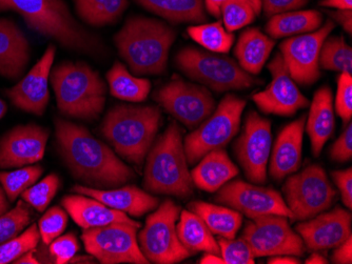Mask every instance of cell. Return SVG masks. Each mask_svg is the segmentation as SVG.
<instances>
[{
    "label": "cell",
    "instance_id": "obj_1",
    "mask_svg": "<svg viewBox=\"0 0 352 264\" xmlns=\"http://www.w3.org/2000/svg\"><path fill=\"white\" fill-rule=\"evenodd\" d=\"M55 135L60 156L70 172L88 187L116 188L135 177L131 167L82 125L56 119Z\"/></svg>",
    "mask_w": 352,
    "mask_h": 264
},
{
    "label": "cell",
    "instance_id": "obj_2",
    "mask_svg": "<svg viewBox=\"0 0 352 264\" xmlns=\"http://www.w3.org/2000/svg\"><path fill=\"white\" fill-rule=\"evenodd\" d=\"M176 31L151 17L131 16L114 37L116 48L132 74L161 75L167 70L170 49Z\"/></svg>",
    "mask_w": 352,
    "mask_h": 264
},
{
    "label": "cell",
    "instance_id": "obj_3",
    "mask_svg": "<svg viewBox=\"0 0 352 264\" xmlns=\"http://www.w3.org/2000/svg\"><path fill=\"white\" fill-rule=\"evenodd\" d=\"M6 9L17 12L30 29L63 48L90 56L102 53L100 39L73 17L63 0H6Z\"/></svg>",
    "mask_w": 352,
    "mask_h": 264
},
{
    "label": "cell",
    "instance_id": "obj_4",
    "mask_svg": "<svg viewBox=\"0 0 352 264\" xmlns=\"http://www.w3.org/2000/svg\"><path fill=\"white\" fill-rule=\"evenodd\" d=\"M161 122L157 106L118 104L104 118L100 132L120 156L142 167Z\"/></svg>",
    "mask_w": 352,
    "mask_h": 264
},
{
    "label": "cell",
    "instance_id": "obj_5",
    "mask_svg": "<svg viewBox=\"0 0 352 264\" xmlns=\"http://www.w3.org/2000/svg\"><path fill=\"white\" fill-rule=\"evenodd\" d=\"M57 108L63 115L93 121L106 104L107 86L96 71L82 61H65L51 71Z\"/></svg>",
    "mask_w": 352,
    "mask_h": 264
},
{
    "label": "cell",
    "instance_id": "obj_6",
    "mask_svg": "<svg viewBox=\"0 0 352 264\" xmlns=\"http://www.w3.org/2000/svg\"><path fill=\"white\" fill-rule=\"evenodd\" d=\"M183 133L176 121L156 139L148 152L144 188L152 194L187 198L193 193V181L188 169Z\"/></svg>",
    "mask_w": 352,
    "mask_h": 264
},
{
    "label": "cell",
    "instance_id": "obj_7",
    "mask_svg": "<svg viewBox=\"0 0 352 264\" xmlns=\"http://www.w3.org/2000/svg\"><path fill=\"white\" fill-rule=\"evenodd\" d=\"M175 64L190 80L217 93L246 90L263 84V80L243 70L230 57L192 47L182 49L176 54Z\"/></svg>",
    "mask_w": 352,
    "mask_h": 264
},
{
    "label": "cell",
    "instance_id": "obj_8",
    "mask_svg": "<svg viewBox=\"0 0 352 264\" xmlns=\"http://www.w3.org/2000/svg\"><path fill=\"white\" fill-rule=\"evenodd\" d=\"M246 100L228 94L214 112L185 138L186 158L189 165L199 163L206 154L226 147L236 135Z\"/></svg>",
    "mask_w": 352,
    "mask_h": 264
},
{
    "label": "cell",
    "instance_id": "obj_9",
    "mask_svg": "<svg viewBox=\"0 0 352 264\" xmlns=\"http://www.w3.org/2000/svg\"><path fill=\"white\" fill-rule=\"evenodd\" d=\"M181 212V206L167 199L148 216L138 240L140 251L150 263H179L193 255L182 244L176 232Z\"/></svg>",
    "mask_w": 352,
    "mask_h": 264
},
{
    "label": "cell",
    "instance_id": "obj_10",
    "mask_svg": "<svg viewBox=\"0 0 352 264\" xmlns=\"http://www.w3.org/2000/svg\"><path fill=\"white\" fill-rule=\"evenodd\" d=\"M286 204L292 211V220L305 221L329 210L337 199L325 169L318 165H309L302 172L288 177L283 187Z\"/></svg>",
    "mask_w": 352,
    "mask_h": 264
},
{
    "label": "cell",
    "instance_id": "obj_11",
    "mask_svg": "<svg viewBox=\"0 0 352 264\" xmlns=\"http://www.w3.org/2000/svg\"><path fill=\"white\" fill-rule=\"evenodd\" d=\"M138 228L129 224H111L84 230L86 251L102 264H149L140 251Z\"/></svg>",
    "mask_w": 352,
    "mask_h": 264
},
{
    "label": "cell",
    "instance_id": "obj_12",
    "mask_svg": "<svg viewBox=\"0 0 352 264\" xmlns=\"http://www.w3.org/2000/svg\"><path fill=\"white\" fill-rule=\"evenodd\" d=\"M242 237L248 242L255 257L290 255L302 257L306 246L287 217L265 215L251 219L243 230Z\"/></svg>",
    "mask_w": 352,
    "mask_h": 264
},
{
    "label": "cell",
    "instance_id": "obj_13",
    "mask_svg": "<svg viewBox=\"0 0 352 264\" xmlns=\"http://www.w3.org/2000/svg\"><path fill=\"white\" fill-rule=\"evenodd\" d=\"M154 100L189 129H195L214 112L217 104L206 86L172 80L158 88Z\"/></svg>",
    "mask_w": 352,
    "mask_h": 264
},
{
    "label": "cell",
    "instance_id": "obj_14",
    "mask_svg": "<svg viewBox=\"0 0 352 264\" xmlns=\"http://www.w3.org/2000/svg\"><path fill=\"white\" fill-rule=\"evenodd\" d=\"M271 143V122L256 112H249L242 134L235 141L234 152L237 161L251 182H266Z\"/></svg>",
    "mask_w": 352,
    "mask_h": 264
},
{
    "label": "cell",
    "instance_id": "obj_15",
    "mask_svg": "<svg viewBox=\"0 0 352 264\" xmlns=\"http://www.w3.org/2000/svg\"><path fill=\"white\" fill-rule=\"evenodd\" d=\"M215 201L242 215L254 219L265 215H278L292 220V211L280 193L274 189L251 184L243 180H233L217 191Z\"/></svg>",
    "mask_w": 352,
    "mask_h": 264
},
{
    "label": "cell",
    "instance_id": "obj_16",
    "mask_svg": "<svg viewBox=\"0 0 352 264\" xmlns=\"http://www.w3.org/2000/svg\"><path fill=\"white\" fill-rule=\"evenodd\" d=\"M334 27V21L328 19L325 25L314 32L290 37L280 43V53L294 82L300 86H310L320 78V51Z\"/></svg>",
    "mask_w": 352,
    "mask_h": 264
},
{
    "label": "cell",
    "instance_id": "obj_17",
    "mask_svg": "<svg viewBox=\"0 0 352 264\" xmlns=\"http://www.w3.org/2000/svg\"><path fill=\"white\" fill-rule=\"evenodd\" d=\"M272 80L264 91L252 95V100L265 114L292 116L309 106V100L298 90L280 53L274 55L268 64Z\"/></svg>",
    "mask_w": 352,
    "mask_h": 264
},
{
    "label": "cell",
    "instance_id": "obj_18",
    "mask_svg": "<svg viewBox=\"0 0 352 264\" xmlns=\"http://www.w3.org/2000/svg\"><path fill=\"white\" fill-rule=\"evenodd\" d=\"M56 48L50 45L38 62L31 69L23 80L13 88L7 90L12 104L21 111L43 116L49 100V82L54 62Z\"/></svg>",
    "mask_w": 352,
    "mask_h": 264
},
{
    "label": "cell",
    "instance_id": "obj_19",
    "mask_svg": "<svg viewBox=\"0 0 352 264\" xmlns=\"http://www.w3.org/2000/svg\"><path fill=\"white\" fill-rule=\"evenodd\" d=\"M352 215L341 206L321 213L296 226L306 248L325 251L336 248L352 237Z\"/></svg>",
    "mask_w": 352,
    "mask_h": 264
},
{
    "label": "cell",
    "instance_id": "obj_20",
    "mask_svg": "<svg viewBox=\"0 0 352 264\" xmlns=\"http://www.w3.org/2000/svg\"><path fill=\"white\" fill-rule=\"evenodd\" d=\"M49 131L37 124L19 125L0 141V169L34 165L45 156Z\"/></svg>",
    "mask_w": 352,
    "mask_h": 264
},
{
    "label": "cell",
    "instance_id": "obj_21",
    "mask_svg": "<svg viewBox=\"0 0 352 264\" xmlns=\"http://www.w3.org/2000/svg\"><path fill=\"white\" fill-rule=\"evenodd\" d=\"M71 191L75 194L96 199L109 208L133 217L144 216L160 206L158 198L152 196L146 191L140 190L135 185H126L124 188L114 190H102L85 185H74Z\"/></svg>",
    "mask_w": 352,
    "mask_h": 264
},
{
    "label": "cell",
    "instance_id": "obj_22",
    "mask_svg": "<svg viewBox=\"0 0 352 264\" xmlns=\"http://www.w3.org/2000/svg\"><path fill=\"white\" fill-rule=\"evenodd\" d=\"M307 116H300L278 134L271 154L270 176L276 181L296 173L302 163V137Z\"/></svg>",
    "mask_w": 352,
    "mask_h": 264
},
{
    "label": "cell",
    "instance_id": "obj_23",
    "mask_svg": "<svg viewBox=\"0 0 352 264\" xmlns=\"http://www.w3.org/2000/svg\"><path fill=\"white\" fill-rule=\"evenodd\" d=\"M29 41L13 21L0 19V76L10 80L23 77L30 62Z\"/></svg>",
    "mask_w": 352,
    "mask_h": 264
},
{
    "label": "cell",
    "instance_id": "obj_24",
    "mask_svg": "<svg viewBox=\"0 0 352 264\" xmlns=\"http://www.w3.org/2000/svg\"><path fill=\"white\" fill-rule=\"evenodd\" d=\"M61 204L75 224L84 230L111 224H129L138 228L142 226L140 222L131 219L124 213L109 208L100 201L84 195H67L61 200Z\"/></svg>",
    "mask_w": 352,
    "mask_h": 264
},
{
    "label": "cell",
    "instance_id": "obj_25",
    "mask_svg": "<svg viewBox=\"0 0 352 264\" xmlns=\"http://www.w3.org/2000/svg\"><path fill=\"white\" fill-rule=\"evenodd\" d=\"M314 156H320L334 131L333 98L329 86L318 88L310 106L306 125Z\"/></svg>",
    "mask_w": 352,
    "mask_h": 264
},
{
    "label": "cell",
    "instance_id": "obj_26",
    "mask_svg": "<svg viewBox=\"0 0 352 264\" xmlns=\"http://www.w3.org/2000/svg\"><path fill=\"white\" fill-rule=\"evenodd\" d=\"M201 163L192 169L193 184L199 190L213 193L239 175V169L223 149L206 154Z\"/></svg>",
    "mask_w": 352,
    "mask_h": 264
},
{
    "label": "cell",
    "instance_id": "obj_27",
    "mask_svg": "<svg viewBox=\"0 0 352 264\" xmlns=\"http://www.w3.org/2000/svg\"><path fill=\"white\" fill-rule=\"evenodd\" d=\"M274 45V39L261 32L260 29L250 27L239 36L234 56L243 70L251 75H258L268 60Z\"/></svg>",
    "mask_w": 352,
    "mask_h": 264
},
{
    "label": "cell",
    "instance_id": "obj_28",
    "mask_svg": "<svg viewBox=\"0 0 352 264\" xmlns=\"http://www.w3.org/2000/svg\"><path fill=\"white\" fill-rule=\"evenodd\" d=\"M140 7L173 23H201L207 19L204 0H134Z\"/></svg>",
    "mask_w": 352,
    "mask_h": 264
},
{
    "label": "cell",
    "instance_id": "obj_29",
    "mask_svg": "<svg viewBox=\"0 0 352 264\" xmlns=\"http://www.w3.org/2000/svg\"><path fill=\"white\" fill-rule=\"evenodd\" d=\"M323 19V14L316 10L276 14L267 23L266 32L274 39L306 34L320 29Z\"/></svg>",
    "mask_w": 352,
    "mask_h": 264
},
{
    "label": "cell",
    "instance_id": "obj_30",
    "mask_svg": "<svg viewBox=\"0 0 352 264\" xmlns=\"http://www.w3.org/2000/svg\"><path fill=\"white\" fill-rule=\"evenodd\" d=\"M176 232L179 241L192 254L205 252L221 256V248L215 241L212 232L195 213L191 211H183L181 213L179 222L176 226Z\"/></svg>",
    "mask_w": 352,
    "mask_h": 264
},
{
    "label": "cell",
    "instance_id": "obj_31",
    "mask_svg": "<svg viewBox=\"0 0 352 264\" xmlns=\"http://www.w3.org/2000/svg\"><path fill=\"white\" fill-rule=\"evenodd\" d=\"M189 210L201 217L212 234L233 239L243 224V215L233 208H223L205 201H195Z\"/></svg>",
    "mask_w": 352,
    "mask_h": 264
},
{
    "label": "cell",
    "instance_id": "obj_32",
    "mask_svg": "<svg viewBox=\"0 0 352 264\" xmlns=\"http://www.w3.org/2000/svg\"><path fill=\"white\" fill-rule=\"evenodd\" d=\"M106 77L111 95L124 101H145L151 91L149 80L131 74L120 61H116Z\"/></svg>",
    "mask_w": 352,
    "mask_h": 264
},
{
    "label": "cell",
    "instance_id": "obj_33",
    "mask_svg": "<svg viewBox=\"0 0 352 264\" xmlns=\"http://www.w3.org/2000/svg\"><path fill=\"white\" fill-rule=\"evenodd\" d=\"M77 15L92 27L113 25L129 5L128 0H73Z\"/></svg>",
    "mask_w": 352,
    "mask_h": 264
},
{
    "label": "cell",
    "instance_id": "obj_34",
    "mask_svg": "<svg viewBox=\"0 0 352 264\" xmlns=\"http://www.w3.org/2000/svg\"><path fill=\"white\" fill-rule=\"evenodd\" d=\"M320 69L352 74V49L343 37L331 36L322 45L318 56Z\"/></svg>",
    "mask_w": 352,
    "mask_h": 264
},
{
    "label": "cell",
    "instance_id": "obj_35",
    "mask_svg": "<svg viewBox=\"0 0 352 264\" xmlns=\"http://www.w3.org/2000/svg\"><path fill=\"white\" fill-rule=\"evenodd\" d=\"M193 40L213 53H228L234 43V35L223 27L221 21L188 27Z\"/></svg>",
    "mask_w": 352,
    "mask_h": 264
},
{
    "label": "cell",
    "instance_id": "obj_36",
    "mask_svg": "<svg viewBox=\"0 0 352 264\" xmlns=\"http://www.w3.org/2000/svg\"><path fill=\"white\" fill-rule=\"evenodd\" d=\"M43 173L41 165H30L12 172H0V183L10 202H14L23 192L35 184Z\"/></svg>",
    "mask_w": 352,
    "mask_h": 264
},
{
    "label": "cell",
    "instance_id": "obj_37",
    "mask_svg": "<svg viewBox=\"0 0 352 264\" xmlns=\"http://www.w3.org/2000/svg\"><path fill=\"white\" fill-rule=\"evenodd\" d=\"M39 240L38 228L36 224H32L25 232L0 244V264L12 263L28 252L34 250Z\"/></svg>",
    "mask_w": 352,
    "mask_h": 264
},
{
    "label": "cell",
    "instance_id": "obj_38",
    "mask_svg": "<svg viewBox=\"0 0 352 264\" xmlns=\"http://www.w3.org/2000/svg\"><path fill=\"white\" fill-rule=\"evenodd\" d=\"M32 221V213L25 201L17 202L15 208L0 216V244L19 235Z\"/></svg>",
    "mask_w": 352,
    "mask_h": 264
},
{
    "label": "cell",
    "instance_id": "obj_39",
    "mask_svg": "<svg viewBox=\"0 0 352 264\" xmlns=\"http://www.w3.org/2000/svg\"><path fill=\"white\" fill-rule=\"evenodd\" d=\"M258 15L256 10L246 0H231L221 8V17L228 32H234L250 25Z\"/></svg>",
    "mask_w": 352,
    "mask_h": 264
},
{
    "label": "cell",
    "instance_id": "obj_40",
    "mask_svg": "<svg viewBox=\"0 0 352 264\" xmlns=\"http://www.w3.org/2000/svg\"><path fill=\"white\" fill-rule=\"evenodd\" d=\"M60 180L56 174L47 175L41 182L33 184L21 194V198L37 212H45L58 191Z\"/></svg>",
    "mask_w": 352,
    "mask_h": 264
},
{
    "label": "cell",
    "instance_id": "obj_41",
    "mask_svg": "<svg viewBox=\"0 0 352 264\" xmlns=\"http://www.w3.org/2000/svg\"><path fill=\"white\" fill-rule=\"evenodd\" d=\"M68 215L59 206H53L43 214L39 220L38 230L43 243L49 244L56 239L66 230Z\"/></svg>",
    "mask_w": 352,
    "mask_h": 264
},
{
    "label": "cell",
    "instance_id": "obj_42",
    "mask_svg": "<svg viewBox=\"0 0 352 264\" xmlns=\"http://www.w3.org/2000/svg\"><path fill=\"white\" fill-rule=\"evenodd\" d=\"M221 257L225 264H254V256L251 251L248 242L241 237L239 239H226L219 238Z\"/></svg>",
    "mask_w": 352,
    "mask_h": 264
},
{
    "label": "cell",
    "instance_id": "obj_43",
    "mask_svg": "<svg viewBox=\"0 0 352 264\" xmlns=\"http://www.w3.org/2000/svg\"><path fill=\"white\" fill-rule=\"evenodd\" d=\"M336 111L343 120L344 125L351 122L352 118V76L348 73H341L338 80Z\"/></svg>",
    "mask_w": 352,
    "mask_h": 264
},
{
    "label": "cell",
    "instance_id": "obj_44",
    "mask_svg": "<svg viewBox=\"0 0 352 264\" xmlns=\"http://www.w3.org/2000/svg\"><path fill=\"white\" fill-rule=\"evenodd\" d=\"M50 255L54 258L55 263H70L71 259L76 255L79 250V243L73 232L59 236L50 244Z\"/></svg>",
    "mask_w": 352,
    "mask_h": 264
},
{
    "label": "cell",
    "instance_id": "obj_45",
    "mask_svg": "<svg viewBox=\"0 0 352 264\" xmlns=\"http://www.w3.org/2000/svg\"><path fill=\"white\" fill-rule=\"evenodd\" d=\"M346 127V125H345ZM352 157V124H347L337 141L330 149V158L337 163H347Z\"/></svg>",
    "mask_w": 352,
    "mask_h": 264
},
{
    "label": "cell",
    "instance_id": "obj_46",
    "mask_svg": "<svg viewBox=\"0 0 352 264\" xmlns=\"http://www.w3.org/2000/svg\"><path fill=\"white\" fill-rule=\"evenodd\" d=\"M309 0H262V9L268 17L286 12L298 11L307 5Z\"/></svg>",
    "mask_w": 352,
    "mask_h": 264
},
{
    "label": "cell",
    "instance_id": "obj_47",
    "mask_svg": "<svg viewBox=\"0 0 352 264\" xmlns=\"http://www.w3.org/2000/svg\"><path fill=\"white\" fill-rule=\"evenodd\" d=\"M334 182L339 188L343 204L348 208H352V169L351 167L344 171H334L331 173Z\"/></svg>",
    "mask_w": 352,
    "mask_h": 264
},
{
    "label": "cell",
    "instance_id": "obj_48",
    "mask_svg": "<svg viewBox=\"0 0 352 264\" xmlns=\"http://www.w3.org/2000/svg\"><path fill=\"white\" fill-rule=\"evenodd\" d=\"M331 259L333 263H352V237L348 238L346 241L336 248V251L333 252Z\"/></svg>",
    "mask_w": 352,
    "mask_h": 264
},
{
    "label": "cell",
    "instance_id": "obj_49",
    "mask_svg": "<svg viewBox=\"0 0 352 264\" xmlns=\"http://www.w3.org/2000/svg\"><path fill=\"white\" fill-rule=\"evenodd\" d=\"M205 1V9L208 13L211 14L217 19H221V8L225 3H228L231 0H204ZM248 3L254 7L258 14L262 10V0H246Z\"/></svg>",
    "mask_w": 352,
    "mask_h": 264
},
{
    "label": "cell",
    "instance_id": "obj_50",
    "mask_svg": "<svg viewBox=\"0 0 352 264\" xmlns=\"http://www.w3.org/2000/svg\"><path fill=\"white\" fill-rule=\"evenodd\" d=\"M328 15L337 21L339 25H341L345 32L349 35L352 34V10H338V11L328 12Z\"/></svg>",
    "mask_w": 352,
    "mask_h": 264
},
{
    "label": "cell",
    "instance_id": "obj_51",
    "mask_svg": "<svg viewBox=\"0 0 352 264\" xmlns=\"http://www.w3.org/2000/svg\"><path fill=\"white\" fill-rule=\"evenodd\" d=\"M320 5L338 10H352V0H323Z\"/></svg>",
    "mask_w": 352,
    "mask_h": 264
},
{
    "label": "cell",
    "instance_id": "obj_52",
    "mask_svg": "<svg viewBox=\"0 0 352 264\" xmlns=\"http://www.w3.org/2000/svg\"><path fill=\"white\" fill-rule=\"evenodd\" d=\"M269 264H300V260L290 255L271 256L268 259Z\"/></svg>",
    "mask_w": 352,
    "mask_h": 264
},
{
    "label": "cell",
    "instance_id": "obj_53",
    "mask_svg": "<svg viewBox=\"0 0 352 264\" xmlns=\"http://www.w3.org/2000/svg\"><path fill=\"white\" fill-rule=\"evenodd\" d=\"M34 250H31V251L28 252V253H25V255L21 256V257H19V259L15 260V261L13 262V263L16 264H38L41 263L39 262V260L37 259L36 257L34 256Z\"/></svg>",
    "mask_w": 352,
    "mask_h": 264
},
{
    "label": "cell",
    "instance_id": "obj_54",
    "mask_svg": "<svg viewBox=\"0 0 352 264\" xmlns=\"http://www.w3.org/2000/svg\"><path fill=\"white\" fill-rule=\"evenodd\" d=\"M201 264H225L223 258L221 256L215 255L212 253H206V255L199 260Z\"/></svg>",
    "mask_w": 352,
    "mask_h": 264
},
{
    "label": "cell",
    "instance_id": "obj_55",
    "mask_svg": "<svg viewBox=\"0 0 352 264\" xmlns=\"http://www.w3.org/2000/svg\"><path fill=\"white\" fill-rule=\"evenodd\" d=\"M10 206H11V202L8 199L3 187H0V216L10 210Z\"/></svg>",
    "mask_w": 352,
    "mask_h": 264
},
{
    "label": "cell",
    "instance_id": "obj_56",
    "mask_svg": "<svg viewBox=\"0 0 352 264\" xmlns=\"http://www.w3.org/2000/svg\"><path fill=\"white\" fill-rule=\"evenodd\" d=\"M306 264H327L329 263L327 259L321 254L314 253L311 254L309 258L305 260Z\"/></svg>",
    "mask_w": 352,
    "mask_h": 264
},
{
    "label": "cell",
    "instance_id": "obj_57",
    "mask_svg": "<svg viewBox=\"0 0 352 264\" xmlns=\"http://www.w3.org/2000/svg\"><path fill=\"white\" fill-rule=\"evenodd\" d=\"M95 258L90 256H74L71 259L70 263H94Z\"/></svg>",
    "mask_w": 352,
    "mask_h": 264
},
{
    "label": "cell",
    "instance_id": "obj_58",
    "mask_svg": "<svg viewBox=\"0 0 352 264\" xmlns=\"http://www.w3.org/2000/svg\"><path fill=\"white\" fill-rule=\"evenodd\" d=\"M8 111V106L3 100L0 99V119H3Z\"/></svg>",
    "mask_w": 352,
    "mask_h": 264
},
{
    "label": "cell",
    "instance_id": "obj_59",
    "mask_svg": "<svg viewBox=\"0 0 352 264\" xmlns=\"http://www.w3.org/2000/svg\"><path fill=\"white\" fill-rule=\"evenodd\" d=\"M0 11H7V9H6V0H0Z\"/></svg>",
    "mask_w": 352,
    "mask_h": 264
}]
</instances>
